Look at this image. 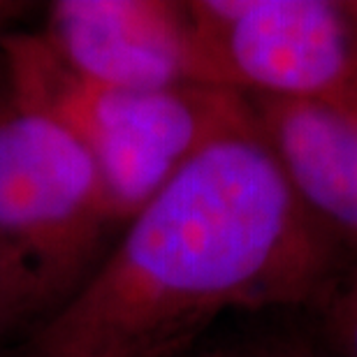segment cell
Here are the masks:
<instances>
[{
	"label": "cell",
	"mask_w": 357,
	"mask_h": 357,
	"mask_svg": "<svg viewBox=\"0 0 357 357\" xmlns=\"http://www.w3.org/2000/svg\"><path fill=\"white\" fill-rule=\"evenodd\" d=\"M42 38L75 73L105 86H211L188 3L59 0Z\"/></svg>",
	"instance_id": "5b68a950"
},
{
	"label": "cell",
	"mask_w": 357,
	"mask_h": 357,
	"mask_svg": "<svg viewBox=\"0 0 357 357\" xmlns=\"http://www.w3.org/2000/svg\"><path fill=\"white\" fill-rule=\"evenodd\" d=\"M246 98L302 206L341 251L357 255V121L304 100Z\"/></svg>",
	"instance_id": "8992f818"
},
{
	"label": "cell",
	"mask_w": 357,
	"mask_h": 357,
	"mask_svg": "<svg viewBox=\"0 0 357 357\" xmlns=\"http://www.w3.org/2000/svg\"><path fill=\"white\" fill-rule=\"evenodd\" d=\"M10 14H14V5H7V3H0V28H3L5 19L10 17Z\"/></svg>",
	"instance_id": "8fae6325"
},
{
	"label": "cell",
	"mask_w": 357,
	"mask_h": 357,
	"mask_svg": "<svg viewBox=\"0 0 357 357\" xmlns=\"http://www.w3.org/2000/svg\"><path fill=\"white\" fill-rule=\"evenodd\" d=\"M12 105L56 121L89 153L123 227L227 130L251 121L244 93L220 86L135 91L75 73L40 35L0 38Z\"/></svg>",
	"instance_id": "7a4b0ae2"
},
{
	"label": "cell",
	"mask_w": 357,
	"mask_h": 357,
	"mask_svg": "<svg viewBox=\"0 0 357 357\" xmlns=\"http://www.w3.org/2000/svg\"><path fill=\"white\" fill-rule=\"evenodd\" d=\"M211 86L304 100L357 121V26L341 0L188 3Z\"/></svg>",
	"instance_id": "277c9868"
},
{
	"label": "cell",
	"mask_w": 357,
	"mask_h": 357,
	"mask_svg": "<svg viewBox=\"0 0 357 357\" xmlns=\"http://www.w3.org/2000/svg\"><path fill=\"white\" fill-rule=\"evenodd\" d=\"M330 357H357V260L339 271L316 304Z\"/></svg>",
	"instance_id": "52a82bcc"
},
{
	"label": "cell",
	"mask_w": 357,
	"mask_h": 357,
	"mask_svg": "<svg viewBox=\"0 0 357 357\" xmlns=\"http://www.w3.org/2000/svg\"><path fill=\"white\" fill-rule=\"evenodd\" d=\"M341 3H344V10L348 12V17H351L357 26V0H341Z\"/></svg>",
	"instance_id": "30bf717a"
},
{
	"label": "cell",
	"mask_w": 357,
	"mask_h": 357,
	"mask_svg": "<svg viewBox=\"0 0 357 357\" xmlns=\"http://www.w3.org/2000/svg\"><path fill=\"white\" fill-rule=\"evenodd\" d=\"M344 267L251 116L128 220L26 357H178L227 313L316 309Z\"/></svg>",
	"instance_id": "6da1fadb"
},
{
	"label": "cell",
	"mask_w": 357,
	"mask_h": 357,
	"mask_svg": "<svg viewBox=\"0 0 357 357\" xmlns=\"http://www.w3.org/2000/svg\"><path fill=\"white\" fill-rule=\"evenodd\" d=\"M206 357H223V355H206Z\"/></svg>",
	"instance_id": "7c38bea8"
},
{
	"label": "cell",
	"mask_w": 357,
	"mask_h": 357,
	"mask_svg": "<svg viewBox=\"0 0 357 357\" xmlns=\"http://www.w3.org/2000/svg\"><path fill=\"white\" fill-rule=\"evenodd\" d=\"M38 316L45 318V306L33 283L0 251V348L17 332L19 325Z\"/></svg>",
	"instance_id": "ba28073f"
},
{
	"label": "cell",
	"mask_w": 357,
	"mask_h": 357,
	"mask_svg": "<svg viewBox=\"0 0 357 357\" xmlns=\"http://www.w3.org/2000/svg\"><path fill=\"white\" fill-rule=\"evenodd\" d=\"M114 216L96 165L38 112H0V251L33 283L45 318L109 251Z\"/></svg>",
	"instance_id": "3957f363"
},
{
	"label": "cell",
	"mask_w": 357,
	"mask_h": 357,
	"mask_svg": "<svg viewBox=\"0 0 357 357\" xmlns=\"http://www.w3.org/2000/svg\"><path fill=\"white\" fill-rule=\"evenodd\" d=\"M223 357H330L302 337H269L244 346L237 353H223Z\"/></svg>",
	"instance_id": "9c48e42d"
}]
</instances>
